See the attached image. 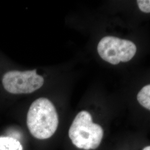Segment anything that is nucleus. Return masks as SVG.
Here are the masks:
<instances>
[{"instance_id": "obj_8", "label": "nucleus", "mask_w": 150, "mask_h": 150, "mask_svg": "<svg viewBox=\"0 0 150 150\" xmlns=\"http://www.w3.org/2000/svg\"><path fill=\"white\" fill-rule=\"evenodd\" d=\"M142 150H150V146H148L145 147V148Z\"/></svg>"}, {"instance_id": "obj_2", "label": "nucleus", "mask_w": 150, "mask_h": 150, "mask_svg": "<svg viewBox=\"0 0 150 150\" xmlns=\"http://www.w3.org/2000/svg\"><path fill=\"white\" fill-rule=\"evenodd\" d=\"M69 136L77 148L95 150L102 141L103 129L100 125L93 122L90 113L83 110L76 116L69 130Z\"/></svg>"}, {"instance_id": "obj_5", "label": "nucleus", "mask_w": 150, "mask_h": 150, "mask_svg": "<svg viewBox=\"0 0 150 150\" xmlns=\"http://www.w3.org/2000/svg\"><path fill=\"white\" fill-rule=\"evenodd\" d=\"M0 150H23L20 142L11 137H0Z\"/></svg>"}, {"instance_id": "obj_3", "label": "nucleus", "mask_w": 150, "mask_h": 150, "mask_svg": "<svg viewBox=\"0 0 150 150\" xmlns=\"http://www.w3.org/2000/svg\"><path fill=\"white\" fill-rule=\"evenodd\" d=\"M2 83L6 91L12 94H30L42 87L45 79L36 69L12 70L3 76Z\"/></svg>"}, {"instance_id": "obj_4", "label": "nucleus", "mask_w": 150, "mask_h": 150, "mask_svg": "<svg viewBox=\"0 0 150 150\" xmlns=\"http://www.w3.org/2000/svg\"><path fill=\"white\" fill-rule=\"evenodd\" d=\"M97 50L102 59L112 64L129 62L137 51L136 45L132 41L113 36L102 38L98 43Z\"/></svg>"}, {"instance_id": "obj_6", "label": "nucleus", "mask_w": 150, "mask_h": 150, "mask_svg": "<svg viewBox=\"0 0 150 150\" xmlns=\"http://www.w3.org/2000/svg\"><path fill=\"white\" fill-rule=\"evenodd\" d=\"M139 104L150 110V85L144 86L137 96Z\"/></svg>"}, {"instance_id": "obj_1", "label": "nucleus", "mask_w": 150, "mask_h": 150, "mask_svg": "<svg viewBox=\"0 0 150 150\" xmlns=\"http://www.w3.org/2000/svg\"><path fill=\"white\" fill-rule=\"evenodd\" d=\"M26 123L34 137L45 139L52 137L59 124V115L54 103L44 97L35 100L28 109Z\"/></svg>"}, {"instance_id": "obj_7", "label": "nucleus", "mask_w": 150, "mask_h": 150, "mask_svg": "<svg viewBox=\"0 0 150 150\" xmlns=\"http://www.w3.org/2000/svg\"><path fill=\"white\" fill-rule=\"evenodd\" d=\"M137 3L141 11L145 13H150V0H138Z\"/></svg>"}]
</instances>
